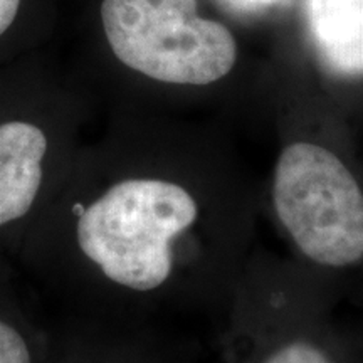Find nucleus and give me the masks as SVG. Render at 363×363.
Masks as SVG:
<instances>
[{"instance_id": "f257e3e1", "label": "nucleus", "mask_w": 363, "mask_h": 363, "mask_svg": "<svg viewBox=\"0 0 363 363\" xmlns=\"http://www.w3.org/2000/svg\"><path fill=\"white\" fill-rule=\"evenodd\" d=\"M225 179L120 143L78 150L11 259L69 316L116 323L206 299L229 256Z\"/></svg>"}, {"instance_id": "f03ea898", "label": "nucleus", "mask_w": 363, "mask_h": 363, "mask_svg": "<svg viewBox=\"0 0 363 363\" xmlns=\"http://www.w3.org/2000/svg\"><path fill=\"white\" fill-rule=\"evenodd\" d=\"M271 202L305 259L326 269H347L363 261V187L330 148L294 142L281 150Z\"/></svg>"}, {"instance_id": "7ed1b4c3", "label": "nucleus", "mask_w": 363, "mask_h": 363, "mask_svg": "<svg viewBox=\"0 0 363 363\" xmlns=\"http://www.w3.org/2000/svg\"><path fill=\"white\" fill-rule=\"evenodd\" d=\"M101 19L118 61L157 83L216 84L238 59L233 34L197 17V0H104Z\"/></svg>"}, {"instance_id": "20e7f679", "label": "nucleus", "mask_w": 363, "mask_h": 363, "mask_svg": "<svg viewBox=\"0 0 363 363\" xmlns=\"http://www.w3.org/2000/svg\"><path fill=\"white\" fill-rule=\"evenodd\" d=\"M76 153L39 118L0 116V254L12 256Z\"/></svg>"}, {"instance_id": "39448f33", "label": "nucleus", "mask_w": 363, "mask_h": 363, "mask_svg": "<svg viewBox=\"0 0 363 363\" xmlns=\"http://www.w3.org/2000/svg\"><path fill=\"white\" fill-rule=\"evenodd\" d=\"M313 45L342 76L363 74V0H306Z\"/></svg>"}, {"instance_id": "423d86ee", "label": "nucleus", "mask_w": 363, "mask_h": 363, "mask_svg": "<svg viewBox=\"0 0 363 363\" xmlns=\"http://www.w3.org/2000/svg\"><path fill=\"white\" fill-rule=\"evenodd\" d=\"M22 274L0 254V363H38L43 331L21 288Z\"/></svg>"}, {"instance_id": "0eeeda50", "label": "nucleus", "mask_w": 363, "mask_h": 363, "mask_svg": "<svg viewBox=\"0 0 363 363\" xmlns=\"http://www.w3.org/2000/svg\"><path fill=\"white\" fill-rule=\"evenodd\" d=\"M264 363H331L326 353L310 342H291L278 348Z\"/></svg>"}, {"instance_id": "6e6552de", "label": "nucleus", "mask_w": 363, "mask_h": 363, "mask_svg": "<svg viewBox=\"0 0 363 363\" xmlns=\"http://www.w3.org/2000/svg\"><path fill=\"white\" fill-rule=\"evenodd\" d=\"M21 0H0V35L11 27L19 11Z\"/></svg>"}, {"instance_id": "1a4fd4ad", "label": "nucleus", "mask_w": 363, "mask_h": 363, "mask_svg": "<svg viewBox=\"0 0 363 363\" xmlns=\"http://www.w3.org/2000/svg\"><path fill=\"white\" fill-rule=\"evenodd\" d=\"M234 2L246 4V6H262V4H271L276 2V0H234Z\"/></svg>"}]
</instances>
